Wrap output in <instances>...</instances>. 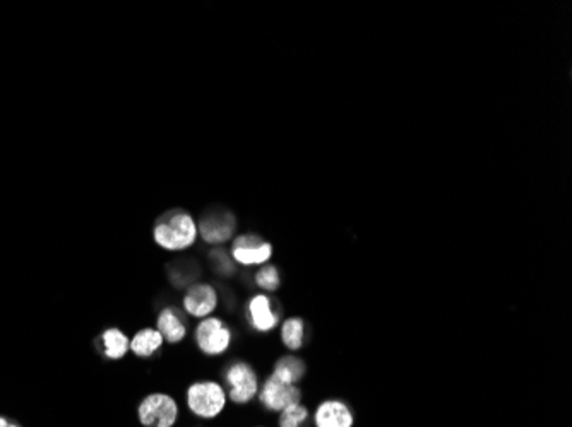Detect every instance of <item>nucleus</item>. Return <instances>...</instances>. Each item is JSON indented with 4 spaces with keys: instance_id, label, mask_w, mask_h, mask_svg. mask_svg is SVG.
<instances>
[{
    "instance_id": "obj_18",
    "label": "nucleus",
    "mask_w": 572,
    "mask_h": 427,
    "mask_svg": "<svg viewBox=\"0 0 572 427\" xmlns=\"http://www.w3.org/2000/svg\"><path fill=\"white\" fill-rule=\"evenodd\" d=\"M256 282L264 291H276L280 287V272L274 265H266L256 274Z\"/></svg>"
},
{
    "instance_id": "obj_4",
    "label": "nucleus",
    "mask_w": 572,
    "mask_h": 427,
    "mask_svg": "<svg viewBox=\"0 0 572 427\" xmlns=\"http://www.w3.org/2000/svg\"><path fill=\"white\" fill-rule=\"evenodd\" d=\"M225 378H227V385H229L230 398L235 404L244 406L257 395V390H259L257 374L247 363H244V361L233 363L225 372Z\"/></svg>"
},
{
    "instance_id": "obj_13",
    "label": "nucleus",
    "mask_w": 572,
    "mask_h": 427,
    "mask_svg": "<svg viewBox=\"0 0 572 427\" xmlns=\"http://www.w3.org/2000/svg\"><path fill=\"white\" fill-rule=\"evenodd\" d=\"M101 349L107 359L118 361L131 351V340L118 329H108L101 335Z\"/></svg>"
},
{
    "instance_id": "obj_10",
    "label": "nucleus",
    "mask_w": 572,
    "mask_h": 427,
    "mask_svg": "<svg viewBox=\"0 0 572 427\" xmlns=\"http://www.w3.org/2000/svg\"><path fill=\"white\" fill-rule=\"evenodd\" d=\"M316 427H351L353 414L348 406L340 400H325L314 415Z\"/></svg>"
},
{
    "instance_id": "obj_9",
    "label": "nucleus",
    "mask_w": 572,
    "mask_h": 427,
    "mask_svg": "<svg viewBox=\"0 0 572 427\" xmlns=\"http://www.w3.org/2000/svg\"><path fill=\"white\" fill-rule=\"evenodd\" d=\"M218 306L216 289L210 284H195L184 297V308L194 318H208Z\"/></svg>"
},
{
    "instance_id": "obj_7",
    "label": "nucleus",
    "mask_w": 572,
    "mask_h": 427,
    "mask_svg": "<svg viewBox=\"0 0 572 427\" xmlns=\"http://www.w3.org/2000/svg\"><path fill=\"white\" fill-rule=\"evenodd\" d=\"M231 255L242 265H263L271 259L273 246L256 235H244L235 238Z\"/></svg>"
},
{
    "instance_id": "obj_15",
    "label": "nucleus",
    "mask_w": 572,
    "mask_h": 427,
    "mask_svg": "<svg viewBox=\"0 0 572 427\" xmlns=\"http://www.w3.org/2000/svg\"><path fill=\"white\" fill-rule=\"evenodd\" d=\"M304 374H306L304 361L299 357L288 355V357H282L276 363L273 378H276L278 381L286 383V385H295L297 381H300L304 378Z\"/></svg>"
},
{
    "instance_id": "obj_8",
    "label": "nucleus",
    "mask_w": 572,
    "mask_h": 427,
    "mask_svg": "<svg viewBox=\"0 0 572 427\" xmlns=\"http://www.w3.org/2000/svg\"><path fill=\"white\" fill-rule=\"evenodd\" d=\"M197 231L211 244L229 242L235 231V218L230 212H212L203 218Z\"/></svg>"
},
{
    "instance_id": "obj_14",
    "label": "nucleus",
    "mask_w": 572,
    "mask_h": 427,
    "mask_svg": "<svg viewBox=\"0 0 572 427\" xmlns=\"http://www.w3.org/2000/svg\"><path fill=\"white\" fill-rule=\"evenodd\" d=\"M163 340L165 338L161 337L158 330L143 329V330H139L137 334L134 335V338L131 340V351L137 357H152L161 349Z\"/></svg>"
},
{
    "instance_id": "obj_6",
    "label": "nucleus",
    "mask_w": 572,
    "mask_h": 427,
    "mask_svg": "<svg viewBox=\"0 0 572 427\" xmlns=\"http://www.w3.org/2000/svg\"><path fill=\"white\" fill-rule=\"evenodd\" d=\"M302 398V391L295 385H286L276 378H269L263 390L259 393V402L271 412H282L291 404H299Z\"/></svg>"
},
{
    "instance_id": "obj_1",
    "label": "nucleus",
    "mask_w": 572,
    "mask_h": 427,
    "mask_svg": "<svg viewBox=\"0 0 572 427\" xmlns=\"http://www.w3.org/2000/svg\"><path fill=\"white\" fill-rule=\"evenodd\" d=\"M154 242L169 252H182L191 248L197 238V224L191 214L175 210L156 224L153 231Z\"/></svg>"
},
{
    "instance_id": "obj_16",
    "label": "nucleus",
    "mask_w": 572,
    "mask_h": 427,
    "mask_svg": "<svg viewBox=\"0 0 572 427\" xmlns=\"http://www.w3.org/2000/svg\"><path fill=\"white\" fill-rule=\"evenodd\" d=\"M282 338L288 349L299 351L304 346L306 323L302 318H288L282 329Z\"/></svg>"
},
{
    "instance_id": "obj_17",
    "label": "nucleus",
    "mask_w": 572,
    "mask_h": 427,
    "mask_svg": "<svg viewBox=\"0 0 572 427\" xmlns=\"http://www.w3.org/2000/svg\"><path fill=\"white\" fill-rule=\"evenodd\" d=\"M308 419V410L302 404H291L282 410L280 427H302Z\"/></svg>"
},
{
    "instance_id": "obj_20",
    "label": "nucleus",
    "mask_w": 572,
    "mask_h": 427,
    "mask_svg": "<svg viewBox=\"0 0 572 427\" xmlns=\"http://www.w3.org/2000/svg\"><path fill=\"white\" fill-rule=\"evenodd\" d=\"M0 427H21L16 421L5 417V415H0Z\"/></svg>"
},
{
    "instance_id": "obj_2",
    "label": "nucleus",
    "mask_w": 572,
    "mask_h": 427,
    "mask_svg": "<svg viewBox=\"0 0 572 427\" xmlns=\"http://www.w3.org/2000/svg\"><path fill=\"white\" fill-rule=\"evenodd\" d=\"M227 406V393L214 381L192 383L187 390V407L199 419H214Z\"/></svg>"
},
{
    "instance_id": "obj_5",
    "label": "nucleus",
    "mask_w": 572,
    "mask_h": 427,
    "mask_svg": "<svg viewBox=\"0 0 572 427\" xmlns=\"http://www.w3.org/2000/svg\"><path fill=\"white\" fill-rule=\"evenodd\" d=\"M199 349L208 355H220L229 351L231 332L220 318H204L195 330Z\"/></svg>"
},
{
    "instance_id": "obj_12",
    "label": "nucleus",
    "mask_w": 572,
    "mask_h": 427,
    "mask_svg": "<svg viewBox=\"0 0 572 427\" xmlns=\"http://www.w3.org/2000/svg\"><path fill=\"white\" fill-rule=\"evenodd\" d=\"M158 332L161 337L170 342V344H178L186 338L187 329L182 321V318L177 315V312L172 308H165L161 310V313L158 315Z\"/></svg>"
},
{
    "instance_id": "obj_19",
    "label": "nucleus",
    "mask_w": 572,
    "mask_h": 427,
    "mask_svg": "<svg viewBox=\"0 0 572 427\" xmlns=\"http://www.w3.org/2000/svg\"><path fill=\"white\" fill-rule=\"evenodd\" d=\"M212 259H214V265H216V269L221 272V274H230L231 270H233V267H231V263H230L229 259L223 255V252H214L212 253Z\"/></svg>"
},
{
    "instance_id": "obj_3",
    "label": "nucleus",
    "mask_w": 572,
    "mask_h": 427,
    "mask_svg": "<svg viewBox=\"0 0 572 427\" xmlns=\"http://www.w3.org/2000/svg\"><path fill=\"white\" fill-rule=\"evenodd\" d=\"M143 427H173L178 421V404L167 393H152L137 407Z\"/></svg>"
},
{
    "instance_id": "obj_11",
    "label": "nucleus",
    "mask_w": 572,
    "mask_h": 427,
    "mask_svg": "<svg viewBox=\"0 0 572 427\" xmlns=\"http://www.w3.org/2000/svg\"><path fill=\"white\" fill-rule=\"evenodd\" d=\"M248 321L257 332H271L278 325V315L273 312V303L266 295H257L248 303Z\"/></svg>"
}]
</instances>
